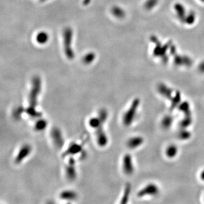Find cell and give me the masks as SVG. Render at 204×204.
Masks as SVG:
<instances>
[{
  "label": "cell",
  "mask_w": 204,
  "mask_h": 204,
  "mask_svg": "<svg viewBox=\"0 0 204 204\" xmlns=\"http://www.w3.org/2000/svg\"><path fill=\"white\" fill-rule=\"evenodd\" d=\"M47 126V121L43 119H40L38 120L35 124L34 128L35 129L38 131H42L44 130Z\"/></svg>",
  "instance_id": "19"
},
{
  "label": "cell",
  "mask_w": 204,
  "mask_h": 204,
  "mask_svg": "<svg viewBox=\"0 0 204 204\" xmlns=\"http://www.w3.org/2000/svg\"><path fill=\"white\" fill-rule=\"evenodd\" d=\"M123 169L124 172L127 175H131L133 174L135 168L132 156L127 154L124 156L123 160Z\"/></svg>",
  "instance_id": "7"
},
{
  "label": "cell",
  "mask_w": 204,
  "mask_h": 204,
  "mask_svg": "<svg viewBox=\"0 0 204 204\" xmlns=\"http://www.w3.org/2000/svg\"><path fill=\"white\" fill-rule=\"evenodd\" d=\"M32 152V147L30 144H24L19 149L15 157L14 162L17 164H20L27 158Z\"/></svg>",
  "instance_id": "4"
},
{
  "label": "cell",
  "mask_w": 204,
  "mask_h": 204,
  "mask_svg": "<svg viewBox=\"0 0 204 204\" xmlns=\"http://www.w3.org/2000/svg\"><path fill=\"white\" fill-rule=\"evenodd\" d=\"M66 176L69 180H74L76 177V162L73 158L70 157L65 167Z\"/></svg>",
  "instance_id": "8"
},
{
  "label": "cell",
  "mask_w": 204,
  "mask_h": 204,
  "mask_svg": "<svg viewBox=\"0 0 204 204\" xmlns=\"http://www.w3.org/2000/svg\"><path fill=\"white\" fill-rule=\"evenodd\" d=\"M140 104V100L139 98H136L133 101L130 106L123 115V122L124 125L129 127L133 123Z\"/></svg>",
  "instance_id": "3"
},
{
  "label": "cell",
  "mask_w": 204,
  "mask_h": 204,
  "mask_svg": "<svg viewBox=\"0 0 204 204\" xmlns=\"http://www.w3.org/2000/svg\"><path fill=\"white\" fill-rule=\"evenodd\" d=\"M42 80L39 76H35L31 81V87L28 95L29 107L36 108L38 99L42 90Z\"/></svg>",
  "instance_id": "1"
},
{
  "label": "cell",
  "mask_w": 204,
  "mask_h": 204,
  "mask_svg": "<svg viewBox=\"0 0 204 204\" xmlns=\"http://www.w3.org/2000/svg\"><path fill=\"white\" fill-rule=\"evenodd\" d=\"M131 189H132L131 184L130 183H127L124 189L123 196L122 197V198L120 202L121 204H126L128 202L129 198L131 192Z\"/></svg>",
  "instance_id": "18"
},
{
  "label": "cell",
  "mask_w": 204,
  "mask_h": 204,
  "mask_svg": "<svg viewBox=\"0 0 204 204\" xmlns=\"http://www.w3.org/2000/svg\"><path fill=\"white\" fill-rule=\"evenodd\" d=\"M192 123V116H184V118L179 123V127L180 128L186 129L189 127Z\"/></svg>",
  "instance_id": "20"
},
{
  "label": "cell",
  "mask_w": 204,
  "mask_h": 204,
  "mask_svg": "<svg viewBox=\"0 0 204 204\" xmlns=\"http://www.w3.org/2000/svg\"><path fill=\"white\" fill-rule=\"evenodd\" d=\"M49 36L47 33L45 32L39 33L36 36V41L40 44H44L48 42Z\"/></svg>",
  "instance_id": "22"
},
{
  "label": "cell",
  "mask_w": 204,
  "mask_h": 204,
  "mask_svg": "<svg viewBox=\"0 0 204 204\" xmlns=\"http://www.w3.org/2000/svg\"></svg>",
  "instance_id": "27"
},
{
  "label": "cell",
  "mask_w": 204,
  "mask_h": 204,
  "mask_svg": "<svg viewBox=\"0 0 204 204\" xmlns=\"http://www.w3.org/2000/svg\"><path fill=\"white\" fill-rule=\"evenodd\" d=\"M171 101L170 109L171 110H174L177 107H178L179 104L181 102V96L179 91H176L175 95L173 96Z\"/></svg>",
  "instance_id": "14"
},
{
  "label": "cell",
  "mask_w": 204,
  "mask_h": 204,
  "mask_svg": "<svg viewBox=\"0 0 204 204\" xmlns=\"http://www.w3.org/2000/svg\"><path fill=\"white\" fill-rule=\"evenodd\" d=\"M40 2H44V1H45L46 0H39Z\"/></svg>",
  "instance_id": "26"
},
{
  "label": "cell",
  "mask_w": 204,
  "mask_h": 204,
  "mask_svg": "<svg viewBox=\"0 0 204 204\" xmlns=\"http://www.w3.org/2000/svg\"><path fill=\"white\" fill-rule=\"evenodd\" d=\"M178 110L182 112L184 116H192L190 104L187 101L181 102L178 106Z\"/></svg>",
  "instance_id": "16"
},
{
  "label": "cell",
  "mask_w": 204,
  "mask_h": 204,
  "mask_svg": "<svg viewBox=\"0 0 204 204\" xmlns=\"http://www.w3.org/2000/svg\"><path fill=\"white\" fill-rule=\"evenodd\" d=\"M158 91L160 94L165 98L171 101L173 97L172 90L170 87L163 84L159 85L158 87Z\"/></svg>",
  "instance_id": "12"
},
{
  "label": "cell",
  "mask_w": 204,
  "mask_h": 204,
  "mask_svg": "<svg viewBox=\"0 0 204 204\" xmlns=\"http://www.w3.org/2000/svg\"><path fill=\"white\" fill-rule=\"evenodd\" d=\"M51 137L55 146L57 148L62 147L64 139L62 132L58 127H53L51 132Z\"/></svg>",
  "instance_id": "6"
},
{
  "label": "cell",
  "mask_w": 204,
  "mask_h": 204,
  "mask_svg": "<svg viewBox=\"0 0 204 204\" xmlns=\"http://www.w3.org/2000/svg\"><path fill=\"white\" fill-rule=\"evenodd\" d=\"M200 178L204 181V170L200 174Z\"/></svg>",
  "instance_id": "25"
},
{
  "label": "cell",
  "mask_w": 204,
  "mask_h": 204,
  "mask_svg": "<svg viewBox=\"0 0 204 204\" xmlns=\"http://www.w3.org/2000/svg\"><path fill=\"white\" fill-rule=\"evenodd\" d=\"M159 193V188L154 184L150 183L143 188H142L137 193L139 197H144L145 196H153L157 195Z\"/></svg>",
  "instance_id": "5"
},
{
  "label": "cell",
  "mask_w": 204,
  "mask_h": 204,
  "mask_svg": "<svg viewBox=\"0 0 204 204\" xmlns=\"http://www.w3.org/2000/svg\"><path fill=\"white\" fill-rule=\"evenodd\" d=\"M144 142V139L141 136H135L127 140V146L131 149H135L141 146Z\"/></svg>",
  "instance_id": "11"
},
{
  "label": "cell",
  "mask_w": 204,
  "mask_h": 204,
  "mask_svg": "<svg viewBox=\"0 0 204 204\" xmlns=\"http://www.w3.org/2000/svg\"><path fill=\"white\" fill-rule=\"evenodd\" d=\"M95 130H96L95 133H96V141L98 144L101 147L106 146L108 144V139L104 130L103 125L99 127Z\"/></svg>",
  "instance_id": "9"
},
{
  "label": "cell",
  "mask_w": 204,
  "mask_h": 204,
  "mask_svg": "<svg viewBox=\"0 0 204 204\" xmlns=\"http://www.w3.org/2000/svg\"><path fill=\"white\" fill-rule=\"evenodd\" d=\"M174 121V118L170 115L165 116L161 121L162 127L164 129H169L172 126Z\"/></svg>",
  "instance_id": "17"
},
{
  "label": "cell",
  "mask_w": 204,
  "mask_h": 204,
  "mask_svg": "<svg viewBox=\"0 0 204 204\" xmlns=\"http://www.w3.org/2000/svg\"><path fill=\"white\" fill-rule=\"evenodd\" d=\"M73 34V31L72 28L70 27L65 28L63 32L64 52L67 57L69 59H73L75 56L74 51L72 47Z\"/></svg>",
  "instance_id": "2"
},
{
  "label": "cell",
  "mask_w": 204,
  "mask_h": 204,
  "mask_svg": "<svg viewBox=\"0 0 204 204\" xmlns=\"http://www.w3.org/2000/svg\"><path fill=\"white\" fill-rule=\"evenodd\" d=\"M178 138L181 140H187L191 137L192 134L186 129L181 128L180 130L178 132Z\"/></svg>",
  "instance_id": "21"
},
{
  "label": "cell",
  "mask_w": 204,
  "mask_h": 204,
  "mask_svg": "<svg viewBox=\"0 0 204 204\" xmlns=\"http://www.w3.org/2000/svg\"><path fill=\"white\" fill-rule=\"evenodd\" d=\"M59 197L63 200L66 201H73L77 197L76 192L72 190H65L61 192Z\"/></svg>",
  "instance_id": "13"
},
{
  "label": "cell",
  "mask_w": 204,
  "mask_h": 204,
  "mask_svg": "<svg viewBox=\"0 0 204 204\" xmlns=\"http://www.w3.org/2000/svg\"><path fill=\"white\" fill-rule=\"evenodd\" d=\"M95 55L94 53L92 52L89 53L86 55L84 56L83 59V61L86 64H89L93 61L95 59Z\"/></svg>",
  "instance_id": "23"
},
{
  "label": "cell",
  "mask_w": 204,
  "mask_h": 204,
  "mask_svg": "<svg viewBox=\"0 0 204 204\" xmlns=\"http://www.w3.org/2000/svg\"><path fill=\"white\" fill-rule=\"evenodd\" d=\"M22 108L18 107L15 110V112H14V116L16 119H18L19 118H21V115H22Z\"/></svg>",
  "instance_id": "24"
},
{
  "label": "cell",
  "mask_w": 204,
  "mask_h": 204,
  "mask_svg": "<svg viewBox=\"0 0 204 204\" xmlns=\"http://www.w3.org/2000/svg\"><path fill=\"white\" fill-rule=\"evenodd\" d=\"M178 153V148L175 144H170L166 149V155L169 158H173L175 157Z\"/></svg>",
  "instance_id": "15"
},
{
  "label": "cell",
  "mask_w": 204,
  "mask_h": 204,
  "mask_svg": "<svg viewBox=\"0 0 204 204\" xmlns=\"http://www.w3.org/2000/svg\"><path fill=\"white\" fill-rule=\"evenodd\" d=\"M82 146L81 144L76 142H72L68 146L67 150L64 153V157H67L69 155H74L82 152Z\"/></svg>",
  "instance_id": "10"
}]
</instances>
